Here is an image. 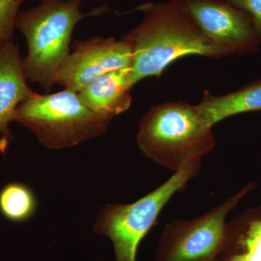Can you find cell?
Here are the masks:
<instances>
[{
    "label": "cell",
    "mask_w": 261,
    "mask_h": 261,
    "mask_svg": "<svg viewBox=\"0 0 261 261\" xmlns=\"http://www.w3.org/2000/svg\"><path fill=\"white\" fill-rule=\"evenodd\" d=\"M140 11L143 20L122 39L130 44V83L159 77L173 62L188 56L219 59L231 56L225 48L206 37L181 0L147 3Z\"/></svg>",
    "instance_id": "6da1fadb"
},
{
    "label": "cell",
    "mask_w": 261,
    "mask_h": 261,
    "mask_svg": "<svg viewBox=\"0 0 261 261\" xmlns=\"http://www.w3.org/2000/svg\"><path fill=\"white\" fill-rule=\"evenodd\" d=\"M212 128L198 106L180 101L163 103L142 117L137 145L145 157L176 172L214 150Z\"/></svg>",
    "instance_id": "7a4b0ae2"
},
{
    "label": "cell",
    "mask_w": 261,
    "mask_h": 261,
    "mask_svg": "<svg viewBox=\"0 0 261 261\" xmlns=\"http://www.w3.org/2000/svg\"><path fill=\"white\" fill-rule=\"evenodd\" d=\"M82 0H49L31 9L19 11L15 28L23 34L27 54L22 59L24 73L30 83L50 92L57 72L70 53L72 33L82 19L106 10L80 11Z\"/></svg>",
    "instance_id": "3957f363"
},
{
    "label": "cell",
    "mask_w": 261,
    "mask_h": 261,
    "mask_svg": "<svg viewBox=\"0 0 261 261\" xmlns=\"http://www.w3.org/2000/svg\"><path fill=\"white\" fill-rule=\"evenodd\" d=\"M113 117L92 111L78 93L65 89L56 93L34 92L15 111L13 121L34 132L44 147H74L104 135Z\"/></svg>",
    "instance_id": "277c9868"
},
{
    "label": "cell",
    "mask_w": 261,
    "mask_h": 261,
    "mask_svg": "<svg viewBox=\"0 0 261 261\" xmlns=\"http://www.w3.org/2000/svg\"><path fill=\"white\" fill-rule=\"evenodd\" d=\"M201 168L202 161L190 163L138 200L109 203L99 209L93 231L112 241L116 261H136L141 242L156 224L161 211L199 174Z\"/></svg>",
    "instance_id": "5b68a950"
},
{
    "label": "cell",
    "mask_w": 261,
    "mask_h": 261,
    "mask_svg": "<svg viewBox=\"0 0 261 261\" xmlns=\"http://www.w3.org/2000/svg\"><path fill=\"white\" fill-rule=\"evenodd\" d=\"M255 187L250 182L198 217L175 220L166 225L160 241L158 260L214 261L226 241L228 215Z\"/></svg>",
    "instance_id": "8992f818"
},
{
    "label": "cell",
    "mask_w": 261,
    "mask_h": 261,
    "mask_svg": "<svg viewBox=\"0 0 261 261\" xmlns=\"http://www.w3.org/2000/svg\"><path fill=\"white\" fill-rule=\"evenodd\" d=\"M71 47L70 54L57 72L55 83L75 92L101 75L130 68L132 65V48L123 39H78Z\"/></svg>",
    "instance_id": "52a82bcc"
},
{
    "label": "cell",
    "mask_w": 261,
    "mask_h": 261,
    "mask_svg": "<svg viewBox=\"0 0 261 261\" xmlns=\"http://www.w3.org/2000/svg\"><path fill=\"white\" fill-rule=\"evenodd\" d=\"M206 37L231 55L252 54L260 46L250 15L225 0H181Z\"/></svg>",
    "instance_id": "ba28073f"
},
{
    "label": "cell",
    "mask_w": 261,
    "mask_h": 261,
    "mask_svg": "<svg viewBox=\"0 0 261 261\" xmlns=\"http://www.w3.org/2000/svg\"><path fill=\"white\" fill-rule=\"evenodd\" d=\"M34 91L29 87L24 73L18 46L13 40L0 48V152L4 153L13 140L9 124L15 111L27 101Z\"/></svg>",
    "instance_id": "9c48e42d"
},
{
    "label": "cell",
    "mask_w": 261,
    "mask_h": 261,
    "mask_svg": "<svg viewBox=\"0 0 261 261\" xmlns=\"http://www.w3.org/2000/svg\"><path fill=\"white\" fill-rule=\"evenodd\" d=\"M129 68L109 72L81 89L82 102L95 112L114 117L126 112L132 105Z\"/></svg>",
    "instance_id": "30bf717a"
},
{
    "label": "cell",
    "mask_w": 261,
    "mask_h": 261,
    "mask_svg": "<svg viewBox=\"0 0 261 261\" xmlns=\"http://www.w3.org/2000/svg\"><path fill=\"white\" fill-rule=\"evenodd\" d=\"M197 106L206 123L211 127L235 115L261 111V80L224 95H214L205 91Z\"/></svg>",
    "instance_id": "8fae6325"
},
{
    "label": "cell",
    "mask_w": 261,
    "mask_h": 261,
    "mask_svg": "<svg viewBox=\"0 0 261 261\" xmlns=\"http://www.w3.org/2000/svg\"><path fill=\"white\" fill-rule=\"evenodd\" d=\"M37 210V197L27 185L10 182L0 191V213L10 221L25 222L32 219Z\"/></svg>",
    "instance_id": "7c38bea8"
},
{
    "label": "cell",
    "mask_w": 261,
    "mask_h": 261,
    "mask_svg": "<svg viewBox=\"0 0 261 261\" xmlns=\"http://www.w3.org/2000/svg\"><path fill=\"white\" fill-rule=\"evenodd\" d=\"M24 0H0V48L13 40L15 19Z\"/></svg>",
    "instance_id": "4fadbf2b"
},
{
    "label": "cell",
    "mask_w": 261,
    "mask_h": 261,
    "mask_svg": "<svg viewBox=\"0 0 261 261\" xmlns=\"http://www.w3.org/2000/svg\"><path fill=\"white\" fill-rule=\"evenodd\" d=\"M250 15L261 45V0H225Z\"/></svg>",
    "instance_id": "5bb4252c"
},
{
    "label": "cell",
    "mask_w": 261,
    "mask_h": 261,
    "mask_svg": "<svg viewBox=\"0 0 261 261\" xmlns=\"http://www.w3.org/2000/svg\"><path fill=\"white\" fill-rule=\"evenodd\" d=\"M42 2L49 1V0H41Z\"/></svg>",
    "instance_id": "9a60e30c"
}]
</instances>
